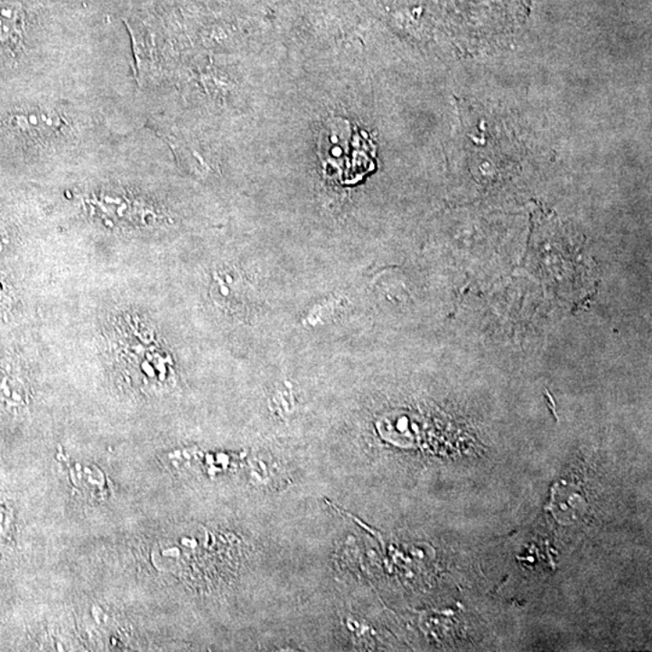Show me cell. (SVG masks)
Here are the masks:
<instances>
[{"instance_id": "4", "label": "cell", "mask_w": 652, "mask_h": 652, "mask_svg": "<svg viewBox=\"0 0 652 652\" xmlns=\"http://www.w3.org/2000/svg\"><path fill=\"white\" fill-rule=\"evenodd\" d=\"M0 242H2V235H0Z\"/></svg>"}, {"instance_id": "1", "label": "cell", "mask_w": 652, "mask_h": 652, "mask_svg": "<svg viewBox=\"0 0 652 652\" xmlns=\"http://www.w3.org/2000/svg\"><path fill=\"white\" fill-rule=\"evenodd\" d=\"M318 153L325 168L338 172L341 181L363 178L375 167V145L367 134L346 120H331L325 125Z\"/></svg>"}, {"instance_id": "2", "label": "cell", "mask_w": 652, "mask_h": 652, "mask_svg": "<svg viewBox=\"0 0 652 652\" xmlns=\"http://www.w3.org/2000/svg\"><path fill=\"white\" fill-rule=\"evenodd\" d=\"M14 125L23 134L35 137L55 135L63 126L62 116L55 109H31L14 116Z\"/></svg>"}, {"instance_id": "3", "label": "cell", "mask_w": 652, "mask_h": 652, "mask_svg": "<svg viewBox=\"0 0 652 652\" xmlns=\"http://www.w3.org/2000/svg\"><path fill=\"white\" fill-rule=\"evenodd\" d=\"M26 14L17 0H0V42L17 45L23 41Z\"/></svg>"}]
</instances>
